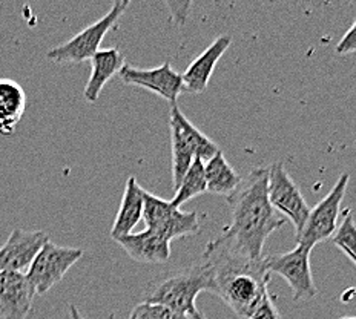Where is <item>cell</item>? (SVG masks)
Listing matches in <instances>:
<instances>
[{"instance_id": "obj_18", "label": "cell", "mask_w": 356, "mask_h": 319, "mask_svg": "<svg viewBox=\"0 0 356 319\" xmlns=\"http://www.w3.org/2000/svg\"><path fill=\"white\" fill-rule=\"evenodd\" d=\"M169 128L177 133H180V137L195 152L197 158L203 160L204 163L211 160L215 154L220 152V146L212 142L209 137H206L202 131L197 129L177 105H170Z\"/></svg>"}, {"instance_id": "obj_20", "label": "cell", "mask_w": 356, "mask_h": 319, "mask_svg": "<svg viewBox=\"0 0 356 319\" xmlns=\"http://www.w3.org/2000/svg\"><path fill=\"white\" fill-rule=\"evenodd\" d=\"M206 194V175H204V161L197 158L186 175L183 177L180 186L177 188L174 198L170 199L175 207H181L189 199L198 195Z\"/></svg>"}, {"instance_id": "obj_17", "label": "cell", "mask_w": 356, "mask_h": 319, "mask_svg": "<svg viewBox=\"0 0 356 319\" xmlns=\"http://www.w3.org/2000/svg\"><path fill=\"white\" fill-rule=\"evenodd\" d=\"M26 94L17 81L0 79V136H13L24 117Z\"/></svg>"}, {"instance_id": "obj_11", "label": "cell", "mask_w": 356, "mask_h": 319, "mask_svg": "<svg viewBox=\"0 0 356 319\" xmlns=\"http://www.w3.org/2000/svg\"><path fill=\"white\" fill-rule=\"evenodd\" d=\"M120 80L126 85L145 88L147 91L159 94L160 97L168 100L170 105H177V99L183 91L181 74L172 69L169 62L152 69L134 68L131 65H124L118 72Z\"/></svg>"}, {"instance_id": "obj_25", "label": "cell", "mask_w": 356, "mask_h": 319, "mask_svg": "<svg viewBox=\"0 0 356 319\" xmlns=\"http://www.w3.org/2000/svg\"><path fill=\"white\" fill-rule=\"evenodd\" d=\"M168 8L170 10V16L178 25H184L188 19V14L192 3L191 2H166Z\"/></svg>"}, {"instance_id": "obj_12", "label": "cell", "mask_w": 356, "mask_h": 319, "mask_svg": "<svg viewBox=\"0 0 356 319\" xmlns=\"http://www.w3.org/2000/svg\"><path fill=\"white\" fill-rule=\"evenodd\" d=\"M35 292L26 275L0 272V316L2 319H26Z\"/></svg>"}, {"instance_id": "obj_26", "label": "cell", "mask_w": 356, "mask_h": 319, "mask_svg": "<svg viewBox=\"0 0 356 319\" xmlns=\"http://www.w3.org/2000/svg\"><path fill=\"white\" fill-rule=\"evenodd\" d=\"M70 318L71 319H86L83 315L80 313V310L76 306H70Z\"/></svg>"}, {"instance_id": "obj_21", "label": "cell", "mask_w": 356, "mask_h": 319, "mask_svg": "<svg viewBox=\"0 0 356 319\" xmlns=\"http://www.w3.org/2000/svg\"><path fill=\"white\" fill-rule=\"evenodd\" d=\"M332 243L356 265V224L352 212L344 215L343 222L337 229L335 235L332 236Z\"/></svg>"}, {"instance_id": "obj_27", "label": "cell", "mask_w": 356, "mask_h": 319, "mask_svg": "<svg viewBox=\"0 0 356 319\" xmlns=\"http://www.w3.org/2000/svg\"><path fill=\"white\" fill-rule=\"evenodd\" d=\"M191 319H207V318H206V316L202 313V311H198V310H197L195 313L191 316Z\"/></svg>"}, {"instance_id": "obj_7", "label": "cell", "mask_w": 356, "mask_h": 319, "mask_svg": "<svg viewBox=\"0 0 356 319\" xmlns=\"http://www.w3.org/2000/svg\"><path fill=\"white\" fill-rule=\"evenodd\" d=\"M267 197L273 209L292 222L298 235L309 217L310 207L304 199L300 188L289 175L283 163H273L267 169Z\"/></svg>"}, {"instance_id": "obj_13", "label": "cell", "mask_w": 356, "mask_h": 319, "mask_svg": "<svg viewBox=\"0 0 356 319\" xmlns=\"http://www.w3.org/2000/svg\"><path fill=\"white\" fill-rule=\"evenodd\" d=\"M231 44H232V37L229 35L217 37V39H215L209 47H207L203 53L188 66V69L181 74L183 91L189 94L204 92L207 86H209L215 66H217L220 58L225 56V53Z\"/></svg>"}, {"instance_id": "obj_4", "label": "cell", "mask_w": 356, "mask_h": 319, "mask_svg": "<svg viewBox=\"0 0 356 319\" xmlns=\"http://www.w3.org/2000/svg\"><path fill=\"white\" fill-rule=\"evenodd\" d=\"M129 0H117L105 16L76 34L68 42L49 49L47 57L54 63H81L91 60V57L100 49V43L111 31L118 19L128 10Z\"/></svg>"}, {"instance_id": "obj_8", "label": "cell", "mask_w": 356, "mask_h": 319, "mask_svg": "<svg viewBox=\"0 0 356 319\" xmlns=\"http://www.w3.org/2000/svg\"><path fill=\"white\" fill-rule=\"evenodd\" d=\"M81 256H83L81 249L57 246L51 241L44 244L26 272V278L35 295H44L57 283H60Z\"/></svg>"}, {"instance_id": "obj_10", "label": "cell", "mask_w": 356, "mask_h": 319, "mask_svg": "<svg viewBox=\"0 0 356 319\" xmlns=\"http://www.w3.org/2000/svg\"><path fill=\"white\" fill-rule=\"evenodd\" d=\"M48 241L49 236L43 231L14 229L0 247V272H17L26 275L37 254Z\"/></svg>"}, {"instance_id": "obj_22", "label": "cell", "mask_w": 356, "mask_h": 319, "mask_svg": "<svg viewBox=\"0 0 356 319\" xmlns=\"http://www.w3.org/2000/svg\"><path fill=\"white\" fill-rule=\"evenodd\" d=\"M129 319H191L186 315L177 313L175 310L169 309L161 304L140 302L131 311Z\"/></svg>"}, {"instance_id": "obj_3", "label": "cell", "mask_w": 356, "mask_h": 319, "mask_svg": "<svg viewBox=\"0 0 356 319\" xmlns=\"http://www.w3.org/2000/svg\"><path fill=\"white\" fill-rule=\"evenodd\" d=\"M202 292H213V279L209 265L200 258L181 270L151 281L143 293V302L161 304L191 318L197 311L195 301Z\"/></svg>"}, {"instance_id": "obj_2", "label": "cell", "mask_w": 356, "mask_h": 319, "mask_svg": "<svg viewBox=\"0 0 356 319\" xmlns=\"http://www.w3.org/2000/svg\"><path fill=\"white\" fill-rule=\"evenodd\" d=\"M209 265L213 292L240 318H249L261 301L269 296L270 273L263 261H250L236 254L218 236L207 243L200 256Z\"/></svg>"}, {"instance_id": "obj_5", "label": "cell", "mask_w": 356, "mask_h": 319, "mask_svg": "<svg viewBox=\"0 0 356 319\" xmlns=\"http://www.w3.org/2000/svg\"><path fill=\"white\" fill-rule=\"evenodd\" d=\"M350 175L343 174L335 186L325 195L314 209H310L302 231L296 235V244L309 250L316 244L330 240L338 229V218L341 212V203L346 197Z\"/></svg>"}, {"instance_id": "obj_1", "label": "cell", "mask_w": 356, "mask_h": 319, "mask_svg": "<svg viewBox=\"0 0 356 319\" xmlns=\"http://www.w3.org/2000/svg\"><path fill=\"white\" fill-rule=\"evenodd\" d=\"M267 169L261 167L241 178L238 188L227 197L231 222L220 235L229 247L250 261H263L267 238L286 222L267 197Z\"/></svg>"}, {"instance_id": "obj_15", "label": "cell", "mask_w": 356, "mask_h": 319, "mask_svg": "<svg viewBox=\"0 0 356 319\" xmlns=\"http://www.w3.org/2000/svg\"><path fill=\"white\" fill-rule=\"evenodd\" d=\"M89 62H91V76L86 81L83 97L89 103H95L99 100L103 88L122 71L126 63L124 56L117 48L99 49Z\"/></svg>"}, {"instance_id": "obj_16", "label": "cell", "mask_w": 356, "mask_h": 319, "mask_svg": "<svg viewBox=\"0 0 356 319\" xmlns=\"http://www.w3.org/2000/svg\"><path fill=\"white\" fill-rule=\"evenodd\" d=\"M143 197L145 189L140 186L136 177H129L126 181L120 209L111 229V236L114 240L132 234L140 220L143 218Z\"/></svg>"}, {"instance_id": "obj_24", "label": "cell", "mask_w": 356, "mask_h": 319, "mask_svg": "<svg viewBox=\"0 0 356 319\" xmlns=\"http://www.w3.org/2000/svg\"><path fill=\"white\" fill-rule=\"evenodd\" d=\"M337 53L341 56L356 53V19L353 20L352 26L347 29V33L341 37L339 43L337 44Z\"/></svg>"}, {"instance_id": "obj_28", "label": "cell", "mask_w": 356, "mask_h": 319, "mask_svg": "<svg viewBox=\"0 0 356 319\" xmlns=\"http://www.w3.org/2000/svg\"><path fill=\"white\" fill-rule=\"evenodd\" d=\"M339 319H356V316H344V318H339Z\"/></svg>"}, {"instance_id": "obj_14", "label": "cell", "mask_w": 356, "mask_h": 319, "mask_svg": "<svg viewBox=\"0 0 356 319\" xmlns=\"http://www.w3.org/2000/svg\"><path fill=\"white\" fill-rule=\"evenodd\" d=\"M134 261L146 264L166 263L170 256V241L149 229L115 240Z\"/></svg>"}, {"instance_id": "obj_23", "label": "cell", "mask_w": 356, "mask_h": 319, "mask_svg": "<svg viewBox=\"0 0 356 319\" xmlns=\"http://www.w3.org/2000/svg\"><path fill=\"white\" fill-rule=\"evenodd\" d=\"M248 319H281V315L269 295L266 296L254 311H252Z\"/></svg>"}, {"instance_id": "obj_9", "label": "cell", "mask_w": 356, "mask_h": 319, "mask_svg": "<svg viewBox=\"0 0 356 319\" xmlns=\"http://www.w3.org/2000/svg\"><path fill=\"white\" fill-rule=\"evenodd\" d=\"M310 252L306 247L296 246L295 249L263 258L264 269L269 273H277L287 281L292 288L293 301L314 298L316 286L314 283L310 269Z\"/></svg>"}, {"instance_id": "obj_6", "label": "cell", "mask_w": 356, "mask_h": 319, "mask_svg": "<svg viewBox=\"0 0 356 319\" xmlns=\"http://www.w3.org/2000/svg\"><path fill=\"white\" fill-rule=\"evenodd\" d=\"M143 220L149 231L159 234L168 241L200 232L197 212H183L180 207H175L170 202L146 190L143 197Z\"/></svg>"}, {"instance_id": "obj_19", "label": "cell", "mask_w": 356, "mask_h": 319, "mask_svg": "<svg viewBox=\"0 0 356 319\" xmlns=\"http://www.w3.org/2000/svg\"><path fill=\"white\" fill-rule=\"evenodd\" d=\"M204 175L206 192L226 198L234 194L243 178L231 165H229L225 154L221 151L204 163Z\"/></svg>"}]
</instances>
